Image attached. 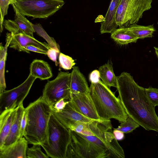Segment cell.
<instances>
[{
    "mask_svg": "<svg viewBox=\"0 0 158 158\" xmlns=\"http://www.w3.org/2000/svg\"><path fill=\"white\" fill-rule=\"evenodd\" d=\"M94 135H85L71 131V140L66 158H124L122 148L115 138L110 119L89 123Z\"/></svg>",
    "mask_w": 158,
    "mask_h": 158,
    "instance_id": "6da1fadb",
    "label": "cell"
},
{
    "mask_svg": "<svg viewBox=\"0 0 158 158\" xmlns=\"http://www.w3.org/2000/svg\"><path fill=\"white\" fill-rule=\"evenodd\" d=\"M117 77L118 97L128 116L146 130L158 132L155 106L149 99L145 88L139 85L130 73L123 72Z\"/></svg>",
    "mask_w": 158,
    "mask_h": 158,
    "instance_id": "7a4b0ae2",
    "label": "cell"
},
{
    "mask_svg": "<svg viewBox=\"0 0 158 158\" xmlns=\"http://www.w3.org/2000/svg\"><path fill=\"white\" fill-rule=\"evenodd\" d=\"M89 94L101 119L126 121L128 116L121 100L102 81L91 83Z\"/></svg>",
    "mask_w": 158,
    "mask_h": 158,
    "instance_id": "3957f363",
    "label": "cell"
},
{
    "mask_svg": "<svg viewBox=\"0 0 158 158\" xmlns=\"http://www.w3.org/2000/svg\"><path fill=\"white\" fill-rule=\"evenodd\" d=\"M27 120L24 137L28 143L40 145L45 140L52 107L42 96L25 108Z\"/></svg>",
    "mask_w": 158,
    "mask_h": 158,
    "instance_id": "277c9868",
    "label": "cell"
},
{
    "mask_svg": "<svg viewBox=\"0 0 158 158\" xmlns=\"http://www.w3.org/2000/svg\"><path fill=\"white\" fill-rule=\"evenodd\" d=\"M71 140V130L64 126L52 113L49 120L45 139L41 145L52 158H66Z\"/></svg>",
    "mask_w": 158,
    "mask_h": 158,
    "instance_id": "5b68a950",
    "label": "cell"
},
{
    "mask_svg": "<svg viewBox=\"0 0 158 158\" xmlns=\"http://www.w3.org/2000/svg\"><path fill=\"white\" fill-rule=\"evenodd\" d=\"M152 0H119L117 9L116 23L119 28L136 23L143 12L150 9Z\"/></svg>",
    "mask_w": 158,
    "mask_h": 158,
    "instance_id": "8992f818",
    "label": "cell"
},
{
    "mask_svg": "<svg viewBox=\"0 0 158 158\" xmlns=\"http://www.w3.org/2000/svg\"><path fill=\"white\" fill-rule=\"evenodd\" d=\"M13 4L25 16L44 19L61 9L64 2L63 0H15Z\"/></svg>",
    "mask_w": 158,
    "mask_h": 158,
    "instance_id": "52a82bcc",
    "label": "cell"
},
{
    "mask_svg": "<svg viewBox=\"0 0 158 158\" xmlns=\"http://www.w3.org/2000/svg\"><path fill=\"white\" fill-rule=\"evenodd\" d=\"M70 76L71 73L60 71L55 79L45 84L42 97L52 107L61 99L70 100Z\"/></svg>",
    "mask_w": 158,
    "mask_h": 158,
    "instance_id": "ba28073f",
    "label": "cell"
},
{
    "mask_svg": "<svg viewBox=\"0 0 158 158\" xmlns=\"http://www.w3.org/2000/svg\"><path fill=\"white\" fill-rule=\"evenodd\" d=\"M36 79L29 73L26 80L18 86L0 94V114L22 104Z\"/></svg>",
    "mask_w": 158,
    "mask_h": 158,
    "instance_id": "9c48e42d",
    "label": "cell"
},
{
    "mask_svg": "<svg viewBox=\"0 0 158 158\" xmlns=\"http://www.w3.org/2000/svg\"><path fill=\"white\" fill-rule=\"evenodd\" d=\"M69 104L76 111L91 119L99 120V117L89 93L72 95Z\"/></svg>",
    "mask_w": 158,
    "mask_h": 158,
    "instance_id": "30bf717a",
    "label": "cell"
},
{
    "mask_svg": "<svg viewBox=\"0 0 158 158\" xmlns=\"http://www.w3.org/2000/svg\"><path fill=\"white\" fill-rule=\"evenodd\" d=\"M11 33L12 37L9 47L19 52L30 53V51L25 48L26 46L29 45H34L47 51L51 48L48 44L39 41L33 37L26 34Z\"/></svg>",
    "mask_w": 158,
    "mask_h": 158,
    "instance_id": "8fae6325",
    "label": "cell"
},
{
    "mask_svg": "<svg viewBox=\"0 0 158 158\" xmlns=\"http://www.w3.org/2000/svg\"><path fill=\"white\" fill-rule=\"evenodd\" d=\"M89 92V87L84 76L77 67L73 66L70 76V98L73 94H88Z\"/></svg>",
    "mask_w": 158,
    "mask_h": 158,
    "instance_id": "7c38bea8",
    "label": "cell"
},
{
    "mask_svg": "<svg viewBox=\"0 0 158 158\" xmlns=\"http://www.w3.org/2000/svg\"><path fill=\"white\" fill-rule=\"evenodd\" d=\"M25 109L23 103L17 107L15 118L2 146L0 148V151L4 150L20 139L21 122Z\"/></svg>",
    "mask_w": 158,
    "mask_h": 158,
    "instance_id": "4fadbf2b",
    "label": "cell"
},
{
    "mask_svg": "<svg viewBox=\"0 0 158 158\" xmlns=\"http://www.w3.org/2000/svg\"><path fill=\"white\" fill-rule=\"evenodd\" d=\"M52 113L64 126L71 122L79 121L89 123L96 120L86 117L79 113L72 108L69 103L61 112H56L52 111Z\"/></svg>",
    "mask_w": 158,
    "mask_h": 158,
    "instance_id": "5bb4252c",
    "label": "cell"
},
{
    "mask_svg": "<svg viewBox=\"0 0 158 158\" xmlns=\"http://www.w3.org/2000/svg\"><path fill=\"white\" fill-rule=\"evenodd\" d=\"M28 142L23 137L2 151L0 158H27Z\"/></svg>",
    "mask_w": 158,
    "mask_h": 158,
    "instance_id": "9a60e30c",
    "label": "cell"
},
{
    "mask_svg": "<svg viewBox=\"0 0 158 158\" xmlns=\"http://www.w3.org/2000/svg\"><path fill=\"white\" fill-rule=\"evenodd\" d=\"M119 0H111L104 20L101 23V34L111 33L118 26L115 22V15Z\"/></svg>",
    "mask_w": 158,
    "mask_h": 158,
    "instance_id": "2e32d148",
    "label": "cell"
},
{
    "mask_svg": "<svg viewBox=\"0 0 158 158\" xmlns=\"http://www.w3.org/2000/svg\"><path fill=\"white\" fill-rule=\"evenodd\" d=\"M17 108L6 110L0 114V148L9 133L16 116Z\"/></svg>",
    "mask_w": 158,
    "mask_h": 158,
    "instance_id": "e0dca14e",
    "label": "cell"
},
{
    "mask_svg": "<svg viewBox=\"0 0 158 158\" xmlns=\"http://www.w3.org/2000/svg\"><path fill=\"white\" fill-rule=\"evenodd\" d=\"M30 74L36 78L41 80H47L52 76L49 64L42 60H34L30 65Z\"/></svg>",
    "mask_w": 158,
    "mask_h": 158,
    "instance_id": "ac0fdd59",
    "label": "cell"
},
{
    "mask_svg": "<svg viewBox=\"0 0 158 158\" xmlns=\"http://www.w3.org/2000/svg\"><path fill=\"white\" fill-rule=\"evenodd\" d=\"M11 37V33H7L5 46H2L1 44L0 46V94L5 90L6 87L5 75V63L7 54V48L9 47Z\"/></svg>",
    "mask_w": 158,
    "mask_h": 158,
    "instance_id": "d6986e66",
    "label": "cell"
},
{
    "mask_svg": "<svg viewBox=\"0 0 158 158\" xmlns=\"http://www.w3.org/2000/svg\"><path fill=\"white\" fill-rule=\"evenodd\" d=\"M98 70L100 78L104 84L109 88H116L117 77L114 73L111 63H108L100 66Z\"/></svg>",
    "mask_w": 158,
    "mask_h": 158,
    "instance_id": "ffe728a7",
    "label": "cell"
},
{
    "mask_svg": "<svg viewBox=\"0 0 158 158\" xmlns=\"http://www.w3.org/2000/svg\"><path fill=\"white\" fill-rule=\"evenodd\" d=\"M11 5L15 13L14 21L23 33L33 37V33L35 31L33 24L20 13L14 4Z\"/></svg>",
    "mask_w": 158,
    "mask_h": 158,
    "instance_id": "44dd1931",
    "label": "cell"
},
{
    "mask_svg": "<svg viewBox=\"0 0 158 158\" xmlns=\"http://www.w3.org/2000/svg\"><path fill=\"white\" fill-rule=\"evenodd\" d=\"M111 37L118 44L121 45L136 43L138 40L128 31L126 27L117 28L111 33Z\"/></svg>",
    "mask_w": 158,
    "mask_h": 158,
    "instance_id": "7402d4cb",
    "label": "cell"
},
{
    "mask_svg": "<svg viewBox=\"0 0 158 158\" xmlns=\"http://www.w3.org/2000/svg\"><path fill=\"white\" fill-rule=\"evenodd\" d=\"M128 31L138 39L152 37L155 31L153 25L141 26L135 23L126 27Z\"/></svg>",
    "mask_w": 158,
    "mask_h": 158,
    "instance_id": "603a6c76",
    "label": "cell"
},
{
    "mask_svg": "<svg viewBox=\"0 0 158 158\" xmlns=\"http://www.w3.org/2000/svg\"><path fill=\"white\" fill-rule=\"evenodd\" d=\"M89 123H85L79 121H73L69 122L64 126L71 131L84 135H94V133L90 127Z\"/></svg>",
    "mask_w": 158,
    "mask_h": 158,
    "instance_id": "cb8c5ba5",
    "label": "cell"
},
{
    "mask_svg": "<svg viewBox=\"0 0 158 158\" xmlns=\"http://www.w3.org/2000/svg\"><path fill=\"white\" fill-rule=\"evenodd\" d=\"M139 126L132 118L128 116L126 121L121 123L118 127L115 129L124 133H128L132 132Z\"/></svg>",
    "mask_w": 158,
    "mask_h": 158,
    "instance_id": "d4e9b609",
    "label": "cell"
},
{
    "mask_svg": "<svg viewBox=\"0 0 158 158\" xmlns=\"http://www.w3.org/2000/svg\"><path fill=\"white\" fill-rule=\"evenodd\" d=\"M58 60L60 67L65 70L71 69L75 64L71 57L62 53L59 54Z\"/></svg>",
    "mask_w": 158,
    "mask_h": 158,
    "instance_id": "484cf974",
    "label": "cell"
},
{
    "mask_svg": "<svg viewBox=\"0 0 158 158\" xmlns=\"http://www.w3.org/2000/svg\"><path fill=\"white\" fill-rule=\"evenodd\" d=\"M15 0H0V31L2 32L3 30V25L4 21V18L7 14L8 9L10 4L12 5L15 2Z\"/></svg>",
    "mask_w": 158,
    "mask_h": 158,
    "instance_id": "4316f807",
    "label": "cell"
},
{
    "mask_svg": "<svg viewBox=\"0 0 158 158\" xmlns=\"http://www.w3.org/2000/svg\"><path fill=\"white\" fill-rule=\"evenodd\" d=\"M40 145H33L28 148L27 151V158H48L49 157L44 153L41 150Z\"/></svg>",
    "mask_w": 158,
    "mask_h": 158,
    "instance_id": "83f0119b",
    "label": "cell"
},
{
    "mask_svg": "<svg viewBox=\"0 0 158 158\" xmlns=\"http://www.w3.org/2000/svg\"><path fill=\"white\" fill-rule=\"evenodd\" d=\"M147 95L151 102L155 106H158V89L149 87L145 88Z\"/></svg>",
    "mask_w": 158,
    "mask_h": 158,
    "instance_id": "f1b7e54d",
    "label": "cell"
},
{
    "mask_svg": "<svg viewBox=\"0 0 158 158\" xmlns=\"http://www.w3.org/2000/svg\"><path fill=\"white\" fill-rule=\"evenodd\" d=\"M69 101L61 99L55 103L52 107L53 111L59 112L62 110L68 103Z\"/></svg>",
    "mask_w": 158,
    "mask_h": 158,
    "instance_id": "f546056e",
    "label": "cell"
},
{
    "mask_svg": "<svg viewBox=\"0 0 158 158\" xmlns=\"http://www.w3.org/2000/svg\"><path fill=\"white\" fill-rule=\"evenodd\" d=\"M60 53V50L52 48H49L47 51V55L50 60L55 62L56 66L58 64L57 59Z\"/></svg>",
    "mask_w": 158,
    "mask_h": 158,
    "instance_id": "4dcf8cb0",
    "label": "cell"
},
{
    "mask_svg": "<svg viewBox=\"0 0 158 158\" xmlns=\"http://www.w3.org/2000/svg\"><path fill=\"white\" fill-rule=\"evenodd\" d=\"M27 113L25 110L21 122L20 138L24 137V131L27 123Z\"/></svg>",
    "mask_w": 158,
    "mask_h": 158,
    "instance_id": "1f68e13d",
    "label": "cell"
},
{
    "mask_svg": "<svg viewBox=\"0 0 158 158\" xmlns=\"http://www.w3.org/2000/svg\"><path fill=\"white\" fill-rule=\"evenodd\" d=\"M100 73L98 70L96 69L92 72L89 75V80L91 83H96L100 80Z\"/></svg>",
    "mask_w": 158,
    "mask_h": 158,
    "instance_id": "d6a6232c",
    "label": "cell"
},
{
    "mask_svg": "<svg viewBox=\"0 0 158 158\" xmlns=\"http://www.w3.org/2000/svg\"><path fill=\"white\" fill-rule=\"evenodd\" d=\"M25 48L29 51H32L46 55L47 54V51L34 45H27L25 47Z\"/></svg>",
    "mask_w": 158,
    "mask_h": 158,
    "instance_id": "836d02e7",
    "label": "cell"
},
{
    "mask_svg": "<svg viewBox=\"0 0 158 158\" xmlns=\"http://www.w3.org/2000/svg\"><path fill=\"white\" fill-rule=\"evenodd\" d=\"M113 135L117 140H121L124 138V133L122 131L114 129L113 131Z\"/></svg>",
    "mask_w": 158,
    "mask_h": 158,
    "instance_id": "e575fe53",
    "label": "cell"
},
{
    "mask_svg": "<svg viewBox=\"0 0 158 158\" xmlns=\"http://www.w3.org/2000/svg\"><path fill=\"white\" fill-rule=\"evenodd\" d=\"M154 48L155 52L156 53V54L158 58V48H156V47H154Z\"/></svg>",
    "mask_w": 158,
    "mask_h": 158,
    "instance_id": "d590c367",
    "label": "cell"
}]
</instances>
